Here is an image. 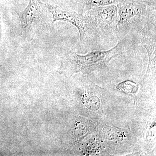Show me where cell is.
<instances>
[{"label":"cell","instance_id":"cell-1","mask_svg":"<svg viewBox=\"0 0 156 156\" xmlns=\"http://www.w3.org/2000/svg\"><path fill=\"white\" fill-rule=\"evenodd\" d=\"M127 37L120 40L115 47L107 50H92L85 55L69 51L62 58L57 72L69 77L77 73L87 74L104 68L112 59L127 53Z\"/></svg>","mask_w":156,"mask_h":156},{"label":"cell","instance_id":"cell-2","mask_svg":"<svg viewBox=\"0 0 156 156\" xmlns=\"http://www.w3.org/2000/svg\"><path fill=\"white\" fill-rule=\"evenodd\" d=\"M116 6L119 14L117 30L120 40L131 34L140 35L148 23L156 24V5L135 0H120Z\"/></svg>","mask_w":156,"mask_h":156},{"label":"cell","instance_id":"cell-3","mask_svg":"<svg viewBox=\"0 0 156 156\" xmlns=\"http://www.w3.org/2000/svg\"><path fill=\"white\" fill-rule=\"evenodd\" d=\"M96 44L118 38L119 14L116 5L92 8L84 14Z\"/></svg>","mask_w":156,"mask_h":156},{"label":"cell","instance_id":"cell-4","mask_svg":"<svg viewBox=\"0 0 156 156\" xmlns=\"http://www.w3.org/2000/svg\"><path fill=\"white\" fill-rule=\"evenodd\" d=\"M48 9L53 15V23L57 21H64L71 23L76 27L80 34V42L84 50L88 51L95 49L97 45L84 14L52 5H48Z\"/></svg>","mask_w":156,"mask_h":156},{"label":"cell","instance_id":"cell-5","mask_svg":"<svg viewBox=\"0 0 156 156\" xmlns=\"http://www.w3.org/2000/svg\"><path fill=\"white\" fill-rule=\"evenodd\" d=\"M140 35L141 44L148 56V65L144 80L151 76L155 77L156 65V24L150 23L144 27Z\"/></svg>","mask_w":156,"mask_h":156},{"label":"cell","instance_id":"cell-6","mask_svg":"<svg viewBox=\"0 0 156 156\" xmlns=\"http://www.w3.org/2000/svg\"><path fill=\"white\" fill-rule=\"evenodd\" d=\"M43 5L41 0H30L28 6L20 14V20L23 29H28L39 19L43 13Z\"/></svg>","mask_w":156,"mask_h":156},{"label":"cell","instance_id":"cell-7","mask_svg":"<svg viewBox=\"0 0 156 156\" xmlns=\"http://www.w3.org/2000/svg\"><path fill=\"white\" fill-rule=\"evenodd\" d=\"M120 0H76L75 4L77 7L76 11L83 15L92 8L117 5Z\"/></svg>","mask_w":156,"mask_h":156},{"label":"cell","instance_id":"cell-8","mask_svg":"<svg viewBox=\"0 0 156 156\" xmlns=\"http://www.w3.org/2000/svg\"><path fill=\"white\" fill-rule=\"evenodd\" d=\"M117 88L125 93L134 94L137 91L138 86L132 81H126L119 84Z\"/></svg>","mask_w":156,"mask_h":156},{"label":"cell","instance_id":"cell-9","mask_svg":"<svg viewBox=\"0 0 156 156\" xmlns=\"http://www.w3.org/2000/svg\"><path fill=\"white\" fill-rule=\"evenodd\" d=\"M135 1H139L150 5H156V0H135Z\"/></svg>","mask_w":156,"mask_h":156}]
</instances>
